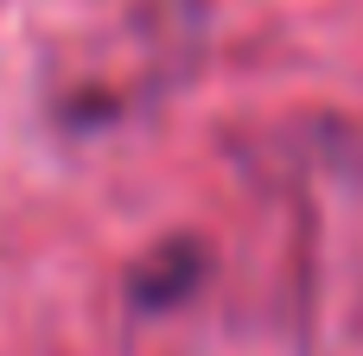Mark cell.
Returning <instances> with one entry per match:
<instances>
[{"label": "cell", "instance_id": "cell-1", "mask_svg": "<svg viewBox=\"0 0 363 356\" xmlns=\"http://www.w3.org/2000/svg\"><path fill=\"white\" fill-rule=\"evenodd\" d=\"M204 274H211V261L198 255V242H179V248H160L147 268H134L128 299H134V312H166V306H179L185 293H198Z\"/></svg>", "mask_w": 363, "mask_h": 356}]
</instances>
